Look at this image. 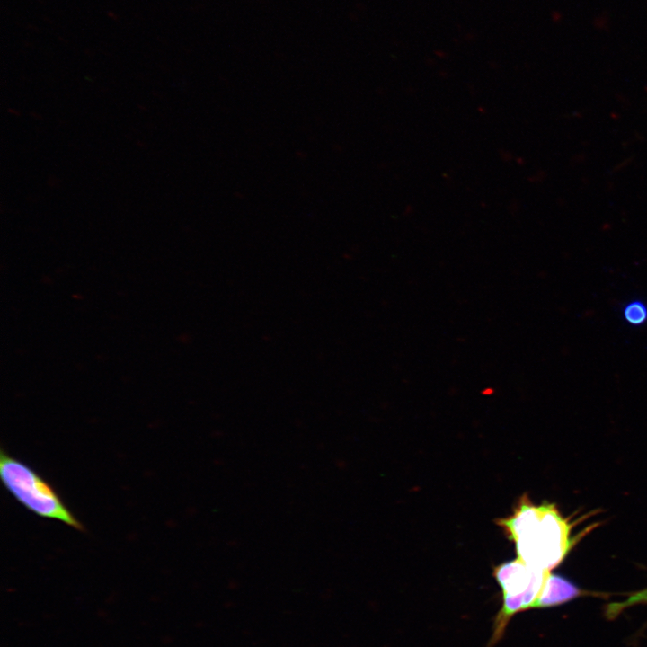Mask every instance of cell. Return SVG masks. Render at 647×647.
<instances>
[{"label":"cell","mask_w":647,"mask_h":647,"mask_svg":"<svg viewBox=\"0 0 647 647\" xmlns=\"http://www.w3.org/2000/svg\"><path fill=\"white\" fill-rule=\"evenodd\" d=\"M643 598H647V596H646V595H641V594H640L639 596L634 597V599H636V600L638 601V600H640V599Z\"/></svg>","instance_id":"cell-6"},{"label":"cell","mask_w":647,"mask_h":647,"mask_svg":"<svg viewBox=\"0 0 647 647\" xmlns=\"http://www.w3.org/2000/svg\"><path fill=\"white\" fill-rule=\"evenodd\" d=\"M549 573L527 565L518 557L494 568L493 575L502 589L503 602L496 616L491 646L501 638L515 614L533 607Z\"/></svg>","instance_id":"cell-3"},{"label":"cell","mask_w":647,"mask_h":647,"mask_svg":"<svg viewBox=\"0 0 647 647\" xmlns=\"http://www.w3.org/2000/svg\"><path fill=\"white\" fill-rule=\"evenodd\" d=\"M496 522L515 542L518 558L544 571L558 566L576 542L571 536L572 525L555 504L534 505L526 496L510 517Z\"/></svg>","instance_id":"cell-1"},{"label":"cell","mask_w":647,"mask_h":647,"mask_svg":"<svg viewBox=\"0 0 647 647\" xmlns=\"http://www.w3.org/2000/svg\"><path fill=\"white\" fill-rule=\"evenodd\" d=\"M0 476L6 490L31 512L63 522L76 530H84L49 483L4 449L0 451Z\"/></svg>","instance_id":"cell-2"},{"label":"cell","mask_w":647,"mask_h":647,"mask_svg":"<svg viewBox=\"0 0 647 647\" xmlns=\"http://www.w3.org/2000/svg\"><path fill=\"white\" fill-rule=\"evenodd\" d=\"M582 594L583 591L568 580L550 572L532 608L561 605Z\"/></svg>","instance_id":"cell-4"},{"label":"cell","mask_w":647,"mask_h":647,"mask_svg":"<svg viewBox=\"0 0 647 647\" xmlns=\"http://www.w3.org/2000/svg\"><path fill=\"white\" fill-rule=\"evenodd\" d=\"M623 316L630 325H643L647 322V305L642 300L630 301L623 309Z\"/></svg>","instance_id":"cell-5"}]
</instances>
